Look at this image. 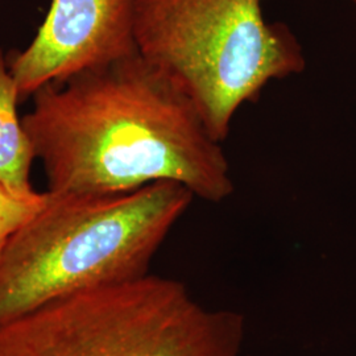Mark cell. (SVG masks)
Here are the masks:
<instances>
[{"label": "cell", "instance_id": "1", "mask_svg": "<svg viewBox=\"0 0 356 356\" xmlns=\"http://www.w3.org/2000/svg\"><path fill=\"white\" fill-rule=\"evenodd\" d=\"M32 99L22 119L51 193L111 195L170 181L219 204L234 191L222 143L139 53Z\"/></svg>", "mask_w": 356, "mask_h": 356}, {"label": "cell", "instance_id": "2", "mask_svg": "<svg viewBox=\"0 0 356 356\" xmlns=\"http://www.w3.org/2000/svg\"><path fill=\"white\" fill-rule=\"evenodd\" d=\"M163 181L111 195L56 194L0 252V325L51 301L149 275L193 200Z\"/></svg>", "mask_w": 356, "mask_h": 356}, {"label": "cell", "instance_id": "3", "mask_svg": "<svg viewBox=\"0 0 356 356\" xmlns=\"http://www.w3.org/2000/svg\"><path fill=\"white\" fill-rule=\"evenodd\" d=\"M135 42L220 143L244 103L306 66L297 38L268 23L261 0H138Z\"/></svg>", "mask_w": 356, "mask_h": 356}, {"label": "cell", "instance_id": "4", "mask_svg": "<svg viewBox=\"0 0 356 356\" xmlns=\"http://www.w3.org/2000/svg\"><path fill=\"white\" fill-rule=\"evenodd\" d=\"M245 327L242 313L149 273L1 323L0 356H242Z\"/></svg>", "mask_w": 356, "mask_h": 356}, {"label": "cell", "instance_id": "5", "mask_svg": "<svg viewBox=\"0 0 356 356\" xmlns=\"http://www.w3.org/2000/svg\"><path fill=\"white\" fill-rule=\"evenodd\" d=\"M138 0H51L38 33L8 60L20 101L138 53Z\"/></svg>", "mask_w": 356, "mask_h": 356}, {"label": "cell", "instance_id": "6", "mask_svg": "<svg viewBox=\"0 0 356 356\" xmlns=\"http://www.w3.org/2000/svg\"><path fill=\"white\" fill-rule=\"evenodd\" d=\"M20 95L0 49V181L16 191H33L31 168L36 160L32 141L17 113Z\"/></svg>", "mask_w": 356, "mask_h": 356}, {"label": "cell", "instance_id": "7", "mask_svg": "<svg viewBox=\"0 0 356 356\" xmlns=\"http://www.w3.org/2000/svg\"><path fill=\"white\" fill-rule=\"evenodd\" d=\"M49 191H16L0 181V252L44 209Z\"/></svg>", "mask_w": 356, "mask_h": 356}, {"label": "cell", "instance_id": "8", "mask_svg": "<svg viewBox=\"0 0 356 356\" xmlns=\"http://www.w3.org/2000/svg\"><path fill=\"white\" fill-rule=\"evenodd\" d=\"M350 1H351V3H354V4H356V0H350Z\"/></svg>", "mask_w": 356, "mask_h": 356}]
</instances>
